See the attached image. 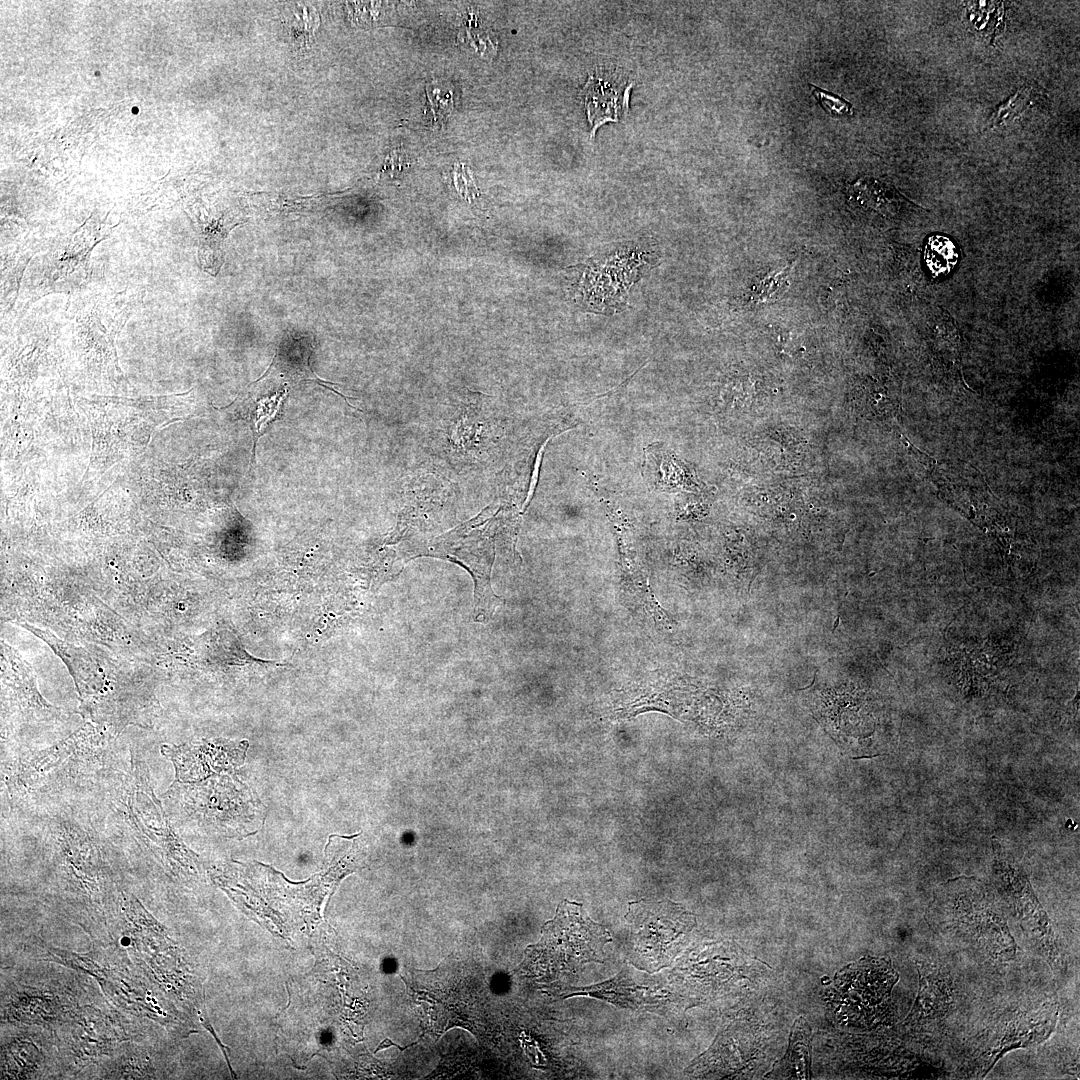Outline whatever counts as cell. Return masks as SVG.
Listing matches in <instances>:
<instances>
[{
	"label": "cell",
	"mask_w": 1080,
	"mask_h": 1080,
	"mask_svg": "<svg viewBox=\"0 0 1080 1080\" xmlns=\"http://www.w3.org/2000/svg\"><path fill=\"white\" fill-rule=\"evenodd\" d=\"M626 920L633 961L646 971L666 966L696 923L692 914L671 901L630 903Z\"/></svg>",
	"instance_id": "6"
},
{
	"label": "cell",
	"mask_w": 1080,
	"mask_h": 1080,
	"mask_svg": "<svg viewBox=\"0 0 1080 1080\" xmlns=\"http://www.w3.org/2000/svg\"><path fill=\"white\" fill-rule=\"evenodd\" d=\"M160 752L172 762L175 781L194 782L235 768L243 760L244 743L210 739L181 745L163 744Z\"/></svg>",
	"instance_id": "10"
},
{
	"label": "cell",
	"mask_w": 1080,
	"mask_h": 1080,
	"mask_svg": "<svg viewBox=\"0 0 1080 1080\" xmlns=\"http://www.w3.org/2000/svg\"><path fill=\"white\" fill-rule=\"evenodd\" d=\"M995 888L1034 946L1054 969L1063 958L1051 921L1035 896L1025 872L1013 860L996 853L993 863Z\"/></svg>",
	"instance_id": "8"
},
{
	"label": "cell",
	"mask_w": 1080,
	"mask_h": 1080,
	"mask_svg": "<svg viewBox=\"0 0 1080 1080\" xmlns=\"http://www.w3.org/2000/svg\"><path fill=\"white\" fill-rule=\"evenodd\" d=\"M1036 99V89L1032 86H1023L998 107L989 122V126L1007 125L1032 106Z\"/></svg>",
	"instance_id": "19"
},
{
	"label": "cell",
	"mask_w": 1080,
	"mask_h": 1080,
	"mask_svg": "<svg viewBox=\"0 0 1080 1080\" xmlns=\"http://www.w3.org/2000/svg\"><path fill=\"white\" fill-rule=\"evenodd\" d=\"M98 241L72 238L52 254L44 272V292L68 291L85 282L90 252Z\"/></svg>",
	"instance_id": "13"
},
{
	"label": "cell",
	"mask_w": 1080,
	"mask_h": 1080,
	"mask_svg": "<svg viewBox=\"0 0 1080 1080\" xmlns=\"http://www.w3.org/2000/svg\"><path fill=\"white\" fill-rule=\"evenodd\" d=\"M811 1067V1028L804 1017L793 1024L789 1047L768 1077L782 1079H809Z\"/></svg>",
	"instance_id": "16"
},
{
	"label": "cell",
	"mask_w": 1080,
	"mask_h": 1080,
	"mask_svg": "<svg viewBox=\"0 0 1080 1080\" xmlns=\"http://www.w3.org/2000/svg\"><path fill=\"white\" fill-rule=\"evenodd\" d=\"M633 83L616 73L598 72L590 75L584 88V104L588 121L592 126L591 138L596 130L606 122H617L626 114Z\"/></svg>",
	"instance_id": "12"
},
{
	"label": "cell",
	"mask_w": 1080,
	"mask_h": 1080,
	"mask_svg": "<svg viewBox=\"0 0 1080 1080\" xmlns=\"http://www.w3.org/2000/svg\"><path fill=\"white\" fill-rule=\"evenodd\" d=\"M2 701L19 724H37L61 719L63 711L40 693L31 666L12 647L1 642Z\"/></svg>",
	"instance_id": "9"
},
{
	"label": "cell",
	"mask_w": 1080,
	"mask_h": 1080,
	"mask_svg": "<svg viewBox=\"0 0 1080 1080\" xmlns=\"http://www.w3.org/2000/svg\"><path fill=\"white\" fill-rule=\"evenodd\" d=\"M110 729L86 722L66 738L46 748L24 752L5 763L2 777L13 799H52L92 785L110 767Z\"/></svg>",
	"instance_id": "1"
},
{
	"label": "cell",
	"mask_w": 1080,
	"mask_h": 1080,
	"mask_svg": "<svg viewBox=\"0 0 1080 1080\" xmlns=\"http://www.w3.org/2000/svg\"><path fill=\"white\" fill-rule=\"evenodd\" d=\"M809 86L812 88L813 96L830 115L844 116L853 113V106L846 99L830 91L823 90L813 84H809Z\"/></svg>",
	"instance_id": "22"
},
{
	"label": "cell",
	"mask_w": 1080,
	"mask_h": 1080,
	"mask_svg": "<svg viewBox=\"0 0 1080 1080\" xmlns=\"http://www.w3.org/2000/svg\"><path fill=\"white\" fill-rule=\"evenodd\" d=\"M566 997L588 995L596 997L622 1008L637 1009L658 1004V997L648 987L638 984L627 970H622L614 978L588 987H570Z\"/></svg>",
	"instance_id": "15"
},
{
	"label": "cell",
	"mask_w": 1080,
	"mask_h": 1080,
	"mask_svg": "<svg viewBox=\"0 0 1080 1080\" xmlns=\"http://www.w3.org/2000/svg\"><path fill=\"white\" fill-rule=\"evenodd\" d=\"M789 271L790 268L787 267L782 271L765 276L753 289L754 300L764 302L777 296L778 293L782 294L788 285Z\"/></svg>",
	"instance_id": "21"
},
{
	"label": "cell",
	"mask_w": 1080,
	"mask_h": 1080,
	"mask_svg": "<svg viewBox=\"0 0 1080 1080\" xmlns=\"http://www.w3.org/2000/svg\"><path fill=\"white\" fill-rule=\"evenodd\" d=\"M608 942L606 927L591 920L582 904L564 900L543 926L539 942L526 949L522 971L543 982L557 981L586 963L603 962Z\"/></svg>",
	"instance_id": "3"
},
{
	"label": "cell",
	"mask_w": 1080,
	"mask_h": 1080,
	"mask_svg": "<svg viewBox=\"0 0 1080 1080\" xmlns=\"http://www.w3.org/2000/svg\"><path fill=\"white\" fill-rule=\"evenodd\" d=\"M958 250L955 243L943 235H933L928 238L924 249L926 266L935 276H944L950 273L958 261Z\"/></svg>",
	"instance_id": "18"
},
{
	"label": "cell",
	"mask_w": 1080,
	"mask_h": 1080,
	"mask_svg": "<svg viewBox=\"0 0 1080 1080\" xmlns=\"http://www.w3.org/2000/svg\"><path fill=\"white\" fill-rule=\"evenodd\" d=\"M851 196L860 206L873 209L885 216L896 214L902 201H906L896 190L871 179H860L854 184Z\"/></svg>",
	"instance_id": "17"
},
{
	"label": "cell",
	"mask_w": 1080,
	"mask_h": 1080,
	"mask_svg": "<svg viewBox=\"0 0 1080 1080\" xmlns=\"http://www.w3.org/2000/svg\"><path fill=\"white\" fill-rule=\"evenodd\" d=\"M282 399H283V395H281L279 397L275 396L274 398L269 399L266 402L261 401L259 403V405L257 406V408L254 411H252L251 428H252L253 440H254V442H253V452H252L253 459H254V456H255L254 454H255L256 442H257L258 438L265 432V430L269 426V423L273 419H275V417L277 416L278 409H279V406H280V403H281Z\"/></svg>",
	"instance_id": "20"
},
{
	"label": "cell",
	"mask_w": 1080,
	"mask_h": 1080,
	"mask_svg": "<svg viewBox=\"0 0 1080 1080\" xmlns=\"http://www.w3.org/2000/svg\"><path fill=\"white\" fill-rule=\"evenodd\" d=\"M898 975L881 958H863L839 971L833 1002L838 1014L861 1025L874 1023L887 1008Z\"/></svg>",
	"instance_id": "7"
},
{
	"label": "cell",
	"mask_w": 1080,
	"mask_h": 1080,
	"mask_svg": "<svg viewBox=\"0 0 1080 1080\" xmlns=\"http://www.w3.org/2000/svg\"><path fill=\"white\" fill-rule=\"evenodd\" d=\"M1000 899L976 878H955L940 886L926 918L933 931L954 946L992 962H1011L1017 945Z\"/></svg>",
	"instance_id": "2"
},
{
	"label": "cell",
	"mask_w": 1080,
	"mask_h": 1080,
	"mask_svg": "<svg viewBox=\"0 0 1080 1080\" xmlns=\"http://www.w3.org/2000/svg\"><path fill=\"white\" fill-rule=\"evenodd\" d=\"M236 786L230 777L218 774L194 782L174 781L161 800L171 821L230 835L243 822L244 789Z\"/></svg>",
	"instance_id": "5"
},
{
	"label": "cell",
	"mask_w": 1080,
	"mask_h": 1080,
	"mask_svg": "<svg viewBox=\"0 0 1080 1080\" xmlns=\"http://www.w3.org/2000/svg\"><path fill=\"white\" fill-rule=\"evenodd\" d=\"M21 627L42 639L62 660L71 675L80 704L98 696L105 688L109 674L82 647L66 642L47 630L20 622Z\"/></svg>",
	"instance_id": "11"
},
{
	"label": "cell",
	"mask_w": 1080,
	"mask_h": 1080,
	"mask_svg": "<svg viewBox=\"0 0 1080 1080\" xmlns=\"http://www.w3.org/2000/svg\"><path fill=\"white\" fill-rule=\"evenodd\" d=\"M408 988L430 1033L441 1035L454 1026L474 1034L482 1031V1000L455 961L450 964L448 959L432 971L415 970Z\"/></svg>",
	"instance_id": "4"
},
{
	"label": "cell",
	"mask_w": 1080,
	"mask_h": 1080,
	"mask_svg": "<svg viewBox=\"0 0 1080 1080\" xmlns=\"http://www.w3.org/2000/svg\"><path fill=\"white\" fill-rule=\"evenodd\" d=\"M919 991L914 1005L905 1019L909 1025L941 1018L949 1008L950 981L941 968L928 963H918Z\"/></svg>",
	"instance_id": "14"
}]
</instances>
